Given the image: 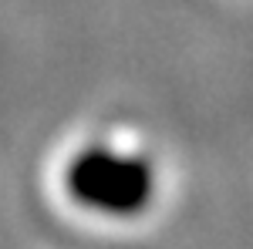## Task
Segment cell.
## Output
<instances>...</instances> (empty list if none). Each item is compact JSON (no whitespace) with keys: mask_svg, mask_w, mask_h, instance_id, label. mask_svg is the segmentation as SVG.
Returning <instances> with one entry per match:
<instances>
[{"mask_svg":"<svg viewBox=\"0 0 253 249\" xmlns=\"http://www.w3.org/2000/svg\"><path fill=\"white\" fill-rule=\"evenodd\" d=\"M41 195L61 222L125 239L152 229L172 199V165L128 115H98L61 135L41 169Z\"/></svg>","mask_w":253,"mask_h":249,"instance_id":"obj_1","label":"cell"}]
</instances>
